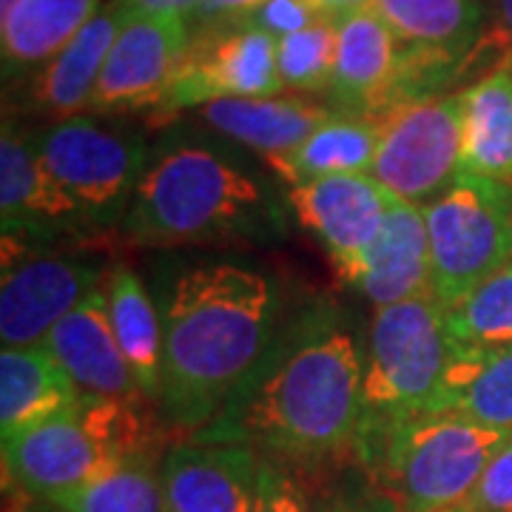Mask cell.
<instances>
[{"mask_svg":"<svg viewBox=\"0 0 512 512\" xmlns=\"http://www.w3.org/2000/svg\"><path fill=\"white\" fill-rule=\"evenodd\" d=\"M94 259L72 254H23L3 262L0 342L9 348H40L46 336L94 291L106 285Z\"/></svg>","mask_w":512,"mask_h":512,"instance_id":"obj_11","label":"cell"},{"mask_svg":"<svg viewBox=\"0 0 512 512\" xmlns=\"http://www.w3.org/2000/svg\"><path fill=\"white\" fill-rule=\"evenodd\" d=\"M282 205L251 168L194 137L151 151L120 234L131 245H217L282 234Z\"/></svg>","mask_w":512,"mask_h":512,"instance_id":"obj_3","label":"cell"},{"mask_svg":"<svg viewBox=\"0 0 512 512\" xmlns=\"http://www.w3.org/2000/svg\"><path fill=\"white\" fill-rule=\"evenodd\" d=\"M83 399L66 367L49 348L0 353V436L12 441L46 421L60 419Z\"/></svg>","mask_w":512,"mask_h":512,"instance_id":"obj_20","label":"cell"},{"mask_svg":"<svg viewBox=\"0 0 512 512\" xmlns=\"http://www.w3.org/2000/svg\"><path fill=\"white\" fill-rule=\"evenodd\" d=\"M365 345L348 313L308 305L276 330L262 362L197 439L239 441L276 464L322 467L356 458Z\"/></svg>","mask_w":512,"mask_h":512,"instance_id":"obj_1","label":"cell"},{"mask_svg":"<svg viewBox=\"0 0 512 512\" xmlns=\"http://www.w3.org/2000/svg\"><path fill=\"white\" fill-rule=\"evenodd\" d=\"M458 512H512V439L490 458Z\"/></svg>","mask_w":512,"mask_h":512,"instance_id":"obj_31","label":"cell"},{"mask_svg":"<svg viewBox=\"0 0 512 512\" xmlns=\"http://www.w3.org/2000/svg\"><path fill=\"white\" fill-rule=\"evenodd\" d=\"M202 120L234 143L259 151L265 160L305 143L333 111L299 97L217 100L202 106Z\"/></svg>","mask_w":512,"mask_h":512,"instance_id":"obj_21","label":"cell"},{"mask_svg":"<svg viewBox=\"0 0 512 512\" xmlns=\"http://www.w3.org/2000/svg\"><path fill=\"white\" fill-rule=\"evenodd\" d=\"M143 402L83 396L60 419L3 441L6 481L32 498L55 501L109 467L154 450Z\"/></svg>","mask_w":512,"mask_h":512,"instance_id":"obj_5","label":"cell"},{"mask_svg":"<svg viewBox=\"0 0 512 512\" xmlns=\"http://www.w3.org/2000/svg\"><path fill=\"white\" fill-rule=\"evenodd\" d=\"M288 205L330 256L336 274L356 288L373 242L382 234L390 191L370 174H339L291 185Z\"/></svg>","mask_w":512,"mask_h":512,"instance_id":"obj_13","label":"cell"},{"mask_svg":"<svg viewBox=\"0 0 512 512\" xmlns=\"http://www.w3.org/2000/svg\"><path fill=\"white\" fill-rule=\"evenodd\" d=\"M262 3H265V0H202L200 12H197V18H194V26L245 18V15H251L256 6H262Z\"/></svg>","mask_w":512,"mask_h":512,"instance_id":"obj_36","label":"cell"},{"mask_svg":"<svg viewBox=\"0 0 512 512\" xmlns=\"http://www.w3.org/2000/svg\"><path fill=\"white\" fill-rule=\"evenodd\" d=\"M256 512H311L305 504V493L296 478L276 461L265 458L262 481H259V501Z\"/></svg>","mask_w":512,"mask_h":512,"instance_id":"obj_33","label":"cell"},{"mask_svg":"<svg viewBox=\"0 0 512 512\" xmlns=\"http://www.w3.org/2000/svg\"><path fill=\"white\" fill-rule=\"evenodd\" d=\"M37 146L52 177L77 205L86 231H120L151 160L143 134L80 114L43 128Z\"/></svg>","mask_w":512,"mask_h":512,"instance_id":"obj_8","label":"cell"},{"mask_svg":"<svg viewBox=\"0 0 512 512\" xmlns=\"http://www.w3.org/2000/svg\"><path fill=\"white\" fill-rule=\"evenodd\" d=\"M339 46V20L319 18L296 35L276 40V72L288 92H330Z\"/></svg>","mask_w":512,"mask_h":512,"instance_id":"obj_30","label":"cell"},{"mask_svg":"<svg viewBox=\"0 0 512 512\" xmlns=\"http://www.w3.org/2000/svg\"><path fill=\"white\" fill-rule=\"evenodd\" d=\"M464 171L512 188V69L504 63L461 92Z\"/></svg>","mask_w":512,"mask_h":512,"instance_id":"obj_23","label":"cell"},{"mask_svg":"<svg viewBox=\"0 0 512 512\" xmlns=\"http://www.w3.org/2000/svg\"><path fill=\"white\" fill-rule=\"evenodd\" d=\"M450 353L447 311L433 293L376 308L365 342L359 444L410 416L436 413Z\"/></svg>","mask_w":512,"mask_h":512,"instance_id":"obj_6","label":"cell"},{"mask_svg":"<svg viewBox=\"0 0 512 512\" xmlns=\"http://www.w3.org/2000/svg\"><path fill=\"white\" fill-rule=\"evenodd\" d=\"M379 143L382 123L339 111L316 128L305 143L265 163L288 185H305L339 174H370Z\"/></svg>","mask_w":512,"mask_h":512,"instance_id":"obj_25","label":"cell"},{"mask_svg":"<svg viewBox=\"0 0 512 512\" xmlns=\"http://www.w3.org/2000/svg\"><path fill=\"white\" fill-rule=\"evenodd\" d=\"M402 43L373 9L339 20L330 94L342 114L376 120L399 69Z\"/></svg>","mask_w":512,"mask_h":512,"instance_id":"obj_18","label":"cell"},{"mask_svg":"<svg viewBox=\"0 0 512 512\" xmlns=\"http://www.w3.org/2000/svg\"><path fill=\"white\" fill-rule=\"evenodd\" d=\"M0 217L3 259L32 254L37 242L60 234H89L72 197L43 163L35 131L9 117L0 137Z\"/></svg>","mask_w":512,"mask_h":512,"instance_id":"obj_12","label":"cell"},{"mask_svg":"<svg viewBox=\"0 0 512 512\" xmlns=\"http://www.w3.org/2000/svg\"><path fill=\"white\" fill-rule=\"evenodd\" d=\"M279 92L276 37L248 26L245 20L202 23L191 32L183 63L157 114L168 117L217 100H256Z\"/></svg>","mask_w":512,"mask_h":512,"instance_id":"obj_10","label":"cell"},{"mask_svg":"<svg viewBox=\"0 0 512 512\" xmlns=\"http://www.w3.org/2000/svg\"><path fill=\"white\" fill-rule=\"evenodd\" d=\"M319 18L322 15L313 9L308 0H265L262 6H256L251 15H245V18L239 20H245L248 26H254L259 32H265V35L282 40V37L308 29Z\"/></svg>","mask_w":512,"mask_h":512,"instance_id":"obj_32","label":"cell"},{"mask_svg":"<svg viewBox=\"0 0 512 512\" xmlns=\"http://www.w3.org/2000/svg\"><path fill=\"white\" fill-rule=\"evenodd\" d=\"M49 504L57 512H168L163 473L154 450L114 464Z\"/></svg>","mask_w":512,"mask_h":512,"instance_id":"obj_28","label":"cell"},{"mask_svg":"<svg viewBox=\"0 0 512 512\" xmlns=\"http://www.w3.org/2000/svg\"><path fill=\"white\" fill-rule=\"evenodd\" d=\"M447 336L461 348L512 345V262L447 311Z\"/></svg>","mask_w":512,"mask_h":512,"instance_id":"obj_29","label":"cell"},{"mask_svg":"<svg viewBox=\"0 0 512 512\" xmlns=\"http://www.w3.org/2000/svg\"><path fill=\"white\" fill-rule=\"evenodd\" d=\"M308 3H311L322 18L342 20L348 18V15H356V12L373 9L376 0H308Z\"/></svg>","mask_w":512,"mask_h":512,"instance_id":"obj_37","label":"cell"},{"mask_svg":"<svg viewBox=\"0 0 512 512\" xmlns=\"http://www.w3.org/2000/svg\"><path fill=\"white\" fill-rule=\"evenodd\" d=\"M265 458L239 441L197 439L160 458L168 512H256Z\"/></svg>","mask_w":512,"mask_h":512,"instance_id":"obj_15","label":"cell"},{"mask_svg":"<svg viewBox=\"0 0 512 512\" xmlns=\"http://www.w3.org/2000/svg\"><path fill=\"white\" fill-rule=\"evenodd\" d=\"M126 18H183L194 20L200 12L202 0H114Z\"/></svg>","mask_w":512,"mask_h":512,"instance_id":"obj_35","label":"cell"},{"mask_svg":"<svg viewBox=\"0 0 512 512\" xmlns=\"http://www.w3.org/2000/svg\"><path fill=\"white\" fill-rule=\"evenodd\" d=\"M495 3H498V23L507 46V66L512 69V0H495Z\"/></svg>","mask_w":512,"mask_h":512,"instance_id":"obj_38","label":"cell"},{"mask_svg":"<svg viewBox=\"0 0 512 512\" xmlns=\"http://www.w3.org/2000/svg\"><path fill=\"white\" fill-rule=\"evenodd\" d=\"M436 413H453L512 436V345H453Z\"/></svg>","mask_w":512,"mask_h":512,"instance_id":"obj_22","label":"cell"},{"mask_svg":"<svg viewBox=\"0 0 512 512\" xmlns=\"http://www.w3.org/2000/svg\"><path fill=\"white\" fill-rule=\"evenodd\" d=\"M103 9V0H20L0 23V55L6 77L49 63Z\"/></svg>","mask_w":512,"mask_h":512,"instance_id":"obj_26","label":"cell"},{"mask_svg":"<svg viewBox=\"0 0 512 512\" xmlns=\"http://www.w3.org/2000/svg\"><path fill=\"white\" fill-rule=\"evenodd\" d=\"M447 512H458V507H456V510H447Z\"/></svg>","mask_w":512,"mask_h":512,"instance_id":"obj_40","label":"cell"},{"mask_svg":"<svg viewBox=\"0 0 512 512\" xmlns=\"http://www.w3.org/2000/svg\"><path fill=\"white\" fill-rule=\"evenodd\" d=\"M111 328L126 365L148 402L163 390V316L131 265H114L106 276Z\"/></svg>","mask_w":512,"mask_h":512,"instance_id":"obj_24","label":"cell"},{"mask_svg":"<svg viewBox=\"0 0 512 512\" xmlns=\"http://www.w3.org/2000/svg\"><path fill=\"white\" fill-rule=\"evenodd\" d=\"M123 9L111 0L109 6L100 9V15L74 37L72 43L57 52L49 63H43L29 83V103L32 109L69 120L89 111L94 86L103 74V66L111 55V46L126 26Z\"/></svg>","mask_w":512,"mask_h":512,"instance_id":"obj_19","label":"cell"},{"mask_svg":"<svg viewBox=\"0 0 512 512\" xmlns=\"http://www.w3.org/2000/svg\"><path fill=\"white\" fill-rule=\"evenodd\" d=\"M43 348L55 353L83 396L146 402L111 328L106 285L94 291L80 308H74L63 322H57Z\"/></svg>","mask_w":512,"mask_h":512,"instance_id":"obj_16","label":"cell"},{"mask_svg":"<svg viewBox=\"0 0 512 512\" xmlns=\"http://www.w3.org/2000/svg\"><path fill=\"white\" fill-rule=\"evenodd\" d=\"M356 288L376 308L433 293L430 239L419 205L390 194L382 234L367 254Z\"/></svg>","mask_w":512,"mask_h":512,"instance_id":"obj_17","label":"cell"},{"mask_svg":"<svg viewBox=\"0 0 512 512\" xmlns=\"http://www.w3.org/2000/svg\"><path fill=\"white\" fill-rule=\"evenodd\" d=\"M18 3L20 0H0V23L15 12V6H18Z\"/></svg>","mask_w":512,"mask_h":512,"instance_id":"obj_39","label":"cell"},{"mask_svg":"<svg viewBox=\"0 0 512 512\" xmlns=\"http://www.w3.org/2000/svg\"><path fill=\"white\" fill-rule=\"evenodd\" d=\"M373 12L402 46L470 57L481 35V0H376Z\"/></svg>","mask_w":512,"mask_h":512,"instance_id":"obj_27","label":"cell"},{"mask_svg":"<svg viewBox=\"0 0 512 512\" xmlns=\"http://www.w3.org/2000/svg\"><path fill=\"white\" fill-rule=\"evenodd\" d=\"M311 512H399L390 495L373 487H342L313 501Z\"/></svg>","mask_w":512,"mask_h":512,"instance_id":"obj_34","label":"cell"},{"mask_svg":"<svg viewBox=\"0 0 512 512\" xmlns=\"http://www.w3.org/2000/svg\"><path fill=\"white\" fill-rule=\"evenodd\" d=\"M191 43V23L183 18H128L97 80L92 114L160 111L168 86Z\"/></svg>","mask_w":512,"mask_h":512,"instance_id":"obj_14","label":"cell"},{"mask_svg":"<svg viewBox=\"0 0 512 512\" xmlns=\"http://www.w3.org/2000/svg\"><path fill=\"white\" fill-rule=\"evenodd\" d=\"M165 421L202 433L262 362L282 325L274 279L237 262L191 265L165 288L163 305Z\"/></svg>","mask_w":512,"mask_h":512,"instance_id":"obj_2","label":"cell"},{"mask_svg":"<svg viewBox=\"0 0 512 512\" xmlns=\"http://www.w3.org/2000/svg\"><path fill=\"white\" fill-rule=\"evenodd\" d=\"M382 123V143L370 177L399 200L424 208L464 171L461 94H441L393 111Z\"/></svg>","mask_w":512,"mask_h":512,"instance_id":"obj_9","label":"cell"},{"mask_svg":"<svg viewBox=\"0 0 512 512\" xmlns=\"http://www.w3.org/2000/svg\"><path fill=\"white\" fill-rule=\"evenodd\" d=\"M433 296L456 308L481 282L512 262V188L461 171L424 208Z\"/></svg>","mask_w":512,"mask_h":512,"instance_id":"obj_7","label":"cell"},{"mask_svg":"<svg viewBox=\"0 0 512 512\" xmlns=\"http://www.w3.org/2000/svg\"><path fill=\"white\" fill-rule=\"evenodd\" d=\"M510 439L453 413H421L359 444L356 461L399 512H447L467 501Z\"/></svg>","mask_w":512,"mask_h":512,"instance_id":"obj_4","label":"cell"}]
</instances>
